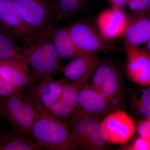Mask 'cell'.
I'll use <instances>...</instances> for the list:
<instances>
[{"label": "cell", "instance_id": "obj_1", "mask_svg": "<svg viewBox=\"0 0 150 150\" xmlns=\"http://www.w3.org/2000/svg\"><path fill=\"white\" fill-rule=\"evenodd\" d=\"M52 30L33 33L23 40L22 53L29 67L33 83L56 74L60 70L61 60L52 41Z\"/></svg>", "mask_w": 150, "mask_h": 150}, {"label": "cell", "instance_id": "obj_2", "mask_svg": "<svg viewBox=\"0 0 150 150\" xmlns=\"http://www.w3.org/2000/svg\"><path fill=\"white\" fill-rule=\"evenodd\" d=\"M28 137L41 150H71V135L69 126L48 112L39 113Z\"/></svg>", "mask_w": 150, "mask_h": 150}, {"label": "cell", "instance_id": "obj_3", "mask_svg": "<svg viewBox=\"0 0 150 150\" xmlns=\"http://www.w3.org/2000/svg\"><path fill=\"white\" fill-rule=\"evenodd\" d=\"M89 79L91 88L106 98L115 109H122L126 92L122 74L115 64L98 59Z\"/></svg>", "mask_w": 150, "mask_h": 150}, {"label": "cell", "instance_id": "obj_4", "mask_svg": "<svg viewBox=\"0 0 150 150\" xmlns=\"http://www.w3.org/2000/svg\"><path fill=\"white\" fill-rule=\"evenodd\" d=\"M0 113L5 117L13 129L28 137L40 112L30 92H23L0 97Z\"/></svg>", "mask_w": 150, "mask_h": 150}, {"label": "cell", "instance_id": "obj_5", "mask_svg": "<svg viewBox=\"0 0 150 150\" xmlns=\"http://www.w3.org/2000/svg\"><path fill=\"white\" fill-rule=\"evenodd\" d=\"M22 19L33 33L51 30L59 23L52 0H13Z\"/></svg>", "mask_w": 150, "mask_h": 150}, {"label": "cell", "instance_id": "obj_6", "mask_svg": "<svg viewBox=\"0 0 150 150\" xmlns=\"http://www.w3.org/2000/svg\"><path fill=\"white\" fill-rule=\"evenodd\" d=\"M74 45L81 53L108 51L111 47L88 23L78 20L67 26Z\"/></svg>", "mask_w": 150, "mask_h": 150}, {"label": "cell", "instance_id": "obj_7", "mask_svg": "<svg viewBox=\"0 0 150 150\" xmlns=\"http://www.w3.org/2000/svg\"><path fill=\"white\" fill-rule=\"evenodd\" d=\"M101 123L107 142L111 144H124L136 132L134 119L122 109L110 112L103 119Z\"/></svg>", "mask_w": 150, "mask_h": 150}, {"label": "cell", "instance_id": "obj_8", "mask_svg": "<svg viewBox=\"0 0 150 150\" xmlns=\"http://www.w3.org/2000/svg\"><path fill=\"white\" fill-rule=\"evenodd\" d=\"M77 104L79 110L84 114L101 120L117 110L106 98L90 86L88 81L80 84Z\"/></svg>", "mask_w": 150, "mask_h": 150}, {"label": "cell", "instance_id": "obj_9", "mask_svg": "<svg viewBox=\"0 0 150 150\" xmlns=\"http://www.w3.org/2000/svg\"><path fill=\"white\" fill-rule=\"evenodd\" d=\"M126 71L132 81L144 87L150 85V54L144 48L125 44Z\"/></svg>", "mask_w": 150, "mask_h": 150}, {"label": "cell", "instance_id": "obj_10", "mask_svg": "<svg viewBox=\"0 0 150 150\" xmlns=\"http://www.w3.org/2000/svg\"><path fill=\"white\" fill-rule=\"evenodd\" d=\"M64 79L52 76L40 79L30 86V93L40 112H44L62 97Z\"/></svg>", "mask_w": 150, "mask_h": 150}, {"label": "cell", "instance_id": "obj_11", "mask_svg": "<svg viewBox=\"0 0 150 150\" xmlns=\"http://www.w3.org/2000/svg\"><path fill=\"white\" fill-rule=\"evenodd\" d=\"M129 19L124 10L112 7L106 9L97 18L98 32L106 40L117 39L123 36Z\"/></svg>", "mask_w": 150, "mask_h": 150}, {"label": "cell", "instance_id": "obj_12", "mask_svg": "<svg viewBox=\"0 0 150 150\" xmlns=\"http://www.w3.org/2000/svg\"><path fill=\"white\" fill-rule=\"evenodd\" d=\"M0 30L15 40L34 33L22 19L13 0H0Z\"/></svg>", "mask_w": 150, "mask_h": 150}, {"label": "cell", "instance_id": "obj_13", "mask_svg": "<svg viewBox=\"0 0 150 150\" xmlns=\"http://www.w3.org/2000/svg\"><path fill=\"white\" fill-rule=\"evenodd\" d=\"M0 74L12 86L23 91L33 83L25 60H0Z\"/></svg>", "mask_w": 150, "mask_h": 150}, {"label": "cell", "instance_id": "obj_14", "mask_svg": "<svg viewBox=\"0 0 150 150\" xmlns=\"http://www.w3.org/2000/svg\"><path fill=\"white\" fill-rule=\"evenodd\" d=\"M98 60L97 52H84L70 60L62 70L65 79L81 83L88 81Z\"/></svg>", "mask_w": 150, "mask_h": 150}, {"label": "cell", "instance_id": "obj_15", "mask_svg": "<svg viewBox=\"0 0 150 150\" xmlns=\"http://www.w3.org/2000/svg\"><path fill=\"white\" fill-rule=\"evenodd\" d=\"M102 120L78 111L68 124L71 135V150H84L95 127Z\"/></svg>", "mask_w": 150, "mask_h": 150}, {"label": "cell", "instance_id": "obj_16", "mask_svg": "<svg viewBox=\"0 0 150 150\" xmlns=\"http://www.w3.org/2000/svg\"><path fill=\"white\" fill-rule=\"evenodd\" d=\"M149 14L131 15L123 36L125 44L139 46L150 40Z\"/></svg>", "mask_w": 150, "mask_h": 150}, {"label": "cell", "instance_id": "obj_17", "mask_svg": "<svg viewBox=\"0 0 150 150\" xmlns=\"http://www.w3.org/2000/svg\"><path fill=\"white\" fill-rule=\"evenodd\" d=\"M51 33L54 46L61 60L70 61L81 54L74 45L67 27L54 28Z\"/></svg>", "mask_w": 150, "mask_h": 150}, {"label": "cell", "instance_id": "obj_18", "mask_svg": "<svg viewBox=\"0 0 150 150\" xmlns=\"http://www.w3.org/2000/svg\"><path fill=\"white\" fill-rule=\"evenodd\" d=\"M40 150L32 140L13 129L0 133V150Z\"/></svg>", "mask_w": 150, "mask_h": 150}, {"label": "cell", "instance_id": "obj_19", "mask_svg": "<svg viewBox=\"0 0 150 150\" xmlns=\"http://www.w3.org/2000/svg\"><path fill=\"white\" fill-rule=\"evenodd\" d=\"M130 100L136 116L142 119L150 118V86L134 90L131 93Z\"/></svg>", "mask_w": 150, "mask_h": 150}, {"label": "cell", "instance_id": "obj_20", "mask_svg": "<svg viewBox=\"0 0 150 150\" xmlns=\"http://www.w3.org/2000/svg\"><path fill=\"white\" fill-rule=\"evenodd\" d=\"M0 60H25L15 39L0 30Z\"/></svg>", "mask_w": 150, "mask_h": 150}, {"label": "cell", "instance_id": "obj_21", "mask_svg": "<svg viewBox=\"0 0 150 150\" xmlns=\"http://www.w3.org/2000/svg\"><path fill=\"white\" fill-rule=\"evenodd\" d=\"M56 5L59 22L71 18L84 9L86 0H52Z\"/></svg>", "mask_w": 150, "mask_h": 150}, {"label": "cell", "instance_id": "obj_22", "mask_svg": "<svg viewBox=\"0 0 150 150\" xmlns=\"http://www.w3.org/2000/svg\"><path fill=\"white\" fill-rule=\"evenodd\" d=\"M79 110L72 109L60 99L44 112H48L54 118L68 125Z\"/></svg>", "mask_w": 150, "mask_h": 150}, {"label": "cell", "instance_id": "obj_23", "mask_svg": "<svg viewBox=\"0 0 150 150\" xmlns=\"http://www.w3.org/2000/svg\"><path fill=\"white\" fill-rule=\"evenodd\" d=\"M101 121L98 122L95 127L86 143L84 150H103L107 149L108 142L106 139Z\"/></svg>", "mask_w": 150, "mask_h": 150}, {"label": "cell", "instance_id": "obj_24", "mask_svg": "<svg viewBox=\"0 0 150 150\" xmlns=\"http://www.w3.org/2000/svg\"><path fill=\"white\" fill-rule=\"evenodd\" d=\"M80 84V83L70 81L64 79L61 100L75 110H79L77 104V94Z\"/></svg>", "mask_w": 150, "mask_h": 150}, {"label": "cell", "instance_id": "obj_25", "mask_svg": "<svg viewBox=\"0 0 150 150\" xmlns=\"http://www.w3.org/2000/svg\"><path fill=\"white\" fill-rule=\"evenodd\" d=\"M127 6L131 15L149 14L150 0H127Z\"/></svg>", "mask_w": 150, "mask_h": 150}, {"label": "cell", "instance_id": "obj_26", "mask_svg": "<svg viewBox=\"0 0 150 150\" xmlns=\"http://www.w3.org/2000/svg\"><path fill=\"white\" fill-rule=\"evenodd\" d=\"M23 92L11 86L0 74V97H7Z\"/></svg>", "mask_w": 150, "mask_h": 150}, {"label": "cell", "instance_id": "obj_27", "mask_svg": "<svg viewBox=\"0 0 150 150\" xmlns=\"http://www.w3.org/2000/svg\"><path fill=\"white\" fill-rule=\"evenodd\" d=\"M122 149L127 150H150V139L139 137L133 144Z\"/></svg>", "mask_w": 150, "mask_h": 150}, {"label": "cell", "instance_id": "obj_28", "mask_svg": "<svg viewBox=\"0 0 150 150\" xmlns=\"http://www.w3.org/2000/svg\"><path fill=\"white\" fill-rule=\"evenodd\" d=\"M136 131L140 137L150 139V118L139 121L136 124Z\"/></svg>", "mask_w": 150, "mask_h": 150}, {"label": "cell", "instance_id": "obj_29", "mask_svg": "<svg viewBox=\"0 0 150 150\" xmlns=\"http://www.w3.org/2000/svg\"><path fill=\"white\" fill-rule=\"evenodd\" d=\"M112 7L124 10L127 6V0H107Z\"/></svg>", "mask_w": 150, "mask_h": 150}, {"label": "cell", "instance_id": "obj_30", "mask_svg": "<svg viewBox=\"0 0 150 150\" xmlns=\"http://www.w3.org/2000/svg\"><path fill=\"white\" fill-rule=\"evenodd\" d=\"M144 48L148 53L150 54V40H148L147 42L145 43Z\"/></svg>", "mask_w": 150, "mask_h": 150}]
</instances>
